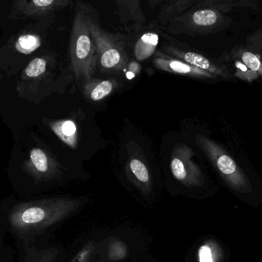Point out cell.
<instances>
[{
  "label": "cell",
  "instance_id": "1",
  "mask_svg": "<svg viewBox=\"0 0 262 262\" xmlns=\"http://www.w3.org/2000/svg\"><path fill=\"white\" fill-rule=\"evenodd\" d=\"M82 198H51L16 205L11 210L9 221L18 233H33L46 230L76 212Z\"/></svg>",
  "mask_w": 262,
  "mask_h": 262
},
{
  "label": "cell",
  "instance_id": "2",
  "mask_svg": "<svg viewBox=\"0 0 262 262\" xmlns=\"http://www.w3.org/2000/svg\"><path fill=\"white\" fill-rule=\"evenodd\" d=\"M89 5L78 2L75 9L70 41L72 69L83 83L94 78L98 68L96 46L89 27Z\"/></svg>",
  "mask_w": 262,
  "mask_h": 262
},
{
  "label": "cell",
  "instance_id": "3",
  "mask_svg": "<svg viewBox=\"0 0 262 262\" xmlns=\"http://www.w3.org/2000/svg\"><path fill=\"white\" fill-rule=\"evenodd\" d=\"M89 27L96 46L100 70L109 73L125 67L128 55L124 38L101 27L98 14L92 6L89 9Z\"/></svg>",
  "mask_w": 262,
  "mask_h": 262
},
{
  "label": "cell",
  "instance_id": "4",
  "mask_svg": "<svg viewBox=\"0 0 262 262\" xmlns=\"http://www.w3.org/2000/svg\"><path fill=\"white\" fill-rule=\"evenodd\" d=\"M196 141L210 157L220 173L234 189L243 193L252 192L249 183L230 156L222 152L213 143L204 137L197 136Z\"/></svg>",
  "mask_w": 262,
  "mask_h": 262
},
{
  "label": "cell",
  "instance_id": "5",
  "mask_svg": "<svg viewBox=\"0 0 262 262\" xmlns=\"http://www.w3.org/2000/svg\"><path fill=\"white\" fill-rule=\"evenodd\" d=\"M192 155L193 152L188 146L177 145L171 155V172L176 179L185 186H198L201 184L202 174L192 162Z\"/></svg>",
  "mask_w": 262,
  "mask_h": 262
},
{
  "label": "cell",
  "instance_id": "6",
  "mask_svg": "<svg viewBox=\"0 0 262 262\" xmlns=\"http://www.w3.org/2000/svg\"><path fill=\"white\" fill-rule=\"evenodd\" d=\"M152 65L160 70L177 75L190 77H211L209 72L194 67L182 60L173 58L160 51H157L152 58Z\"/></svg>",
  "mask_w": 262,
  "mask_h": 262
},
{
  "label": "cell",
  "instance_id": "7",
  "mask_svg": "<svg viewBox=\"0 0 262 262\" xmlns=\"http://www.w3.org/2000/svg\"><path fill=\"white\" fill-rule=\"evenodd\" d=\"M26 170L36 181H47L58 175V164L44 151L33 149L30 152V160L26 164Z\"/></svg>",
  "mask_w": 262,
  "mask_h": 262
},
{
  "label": "cell",
  "instance_id": "8",
  "mask_svg": "<svg viewBox=\"0 0 262 262\" xmlns=\"http://www.w3.org/2000/svg\"><path fill=\"white\" fill-rule=\"evenodd\" d=\"M115 4L120 23L127 30L137 32L144 27L146 17L139 0H118Z\"/></svg>",
  "mask_w": 262,
  "mask_h": 262
},
{
  "label": "cell",
  "instance_id": "9",
  "mask_svg": "<svg viewBox=\"0 0 262 262\" xmlns=\"http://www.w3.org/2000/svg\"><path fill=\"white\" fill-rule=\"evenodd\" d=\"M119 88L115 78L97 79L92 78L83 83V94L89 101L98 102L107 98Z\"/></svg>",
  "mask_w": 262,
  "mask_h": 262
},
{
  "label": "cell",
  "instance_id": "10",
  "mask_svg": "<svg viewBox=\"0 0 262 262\" xmlns=\"http://www.w3.org/2000/svg\"><path fill=\"white\" fill-rule=\"evenodd\" d=\"M18 9L27 15H44L57 9H62L70 4L69 0H34L18 2Z\"/></svg>",
  "mask_w": 262,
  "mask_h": 262
},
{
  "label": "cell",
  "instance_id": "11",
  "mask_svg": "<svg viewBox=\"0 0 262 262\" xmlns=\"http://www.w3.org/2000/svg\"><path fill=\"white\" fill-rule=\"evenodd\" d=\"M195 3L193 0H169L160 6L157 20L161 26H166L172 19L183 15Z\"/></svg>",
  "mask_w": 262,
  "mask_h": 262
},
{
  "label": "cell",
  "instance_id": "12",
  "mask_svg": "<svg viewBox=\"0 0 262 262\" xmlns=\"http://www.w3.org/2000/svg\"><path fill=\"white\" fill-rule=\"evenodd\" d=\"M159 43V35L156 32L143 34L137 40L134 47V55L139 61L147 59L156 53Z\"/></svg>",
  "mask_w": 262,
  "mask_h": 262
},
{
  "label": "cell",
  "instance_id": "13",
  "mask_svg": "<svg viewBox=\"0 0 262 262\" xmlns=\"http://www.w3.org/2000/svg\"><path fill=\"white\" fill-rule=\"evenodd\" d=\"M129 172L135 181L142 186L147 187L150 182L149 171L145 163L138 157H131L127 164Z\"/></svg>",
  "mask_w": 262,
  "mask_h": 262
},
{
  "label": "cell",
  "instance_id": "14",
  "mask_svg": "<svg viewBox=\"0 0 262 262\" xmlns=\"http://www.w3.org/2000/svg\"><path fill=\"white\" fill-rule=\"evenodd\" d=\"M40 46V42L38 38L33 35H26L20 37L17 44L18 50L25 53H29Z\"/></svg>",
  "mask_w": 262,
  "mask_h": 262
},
{
  "label": "cell",
  "instance_id": "15",
  "mask_svg": "<svg viewBox=\"0 0 262 262\" xmlns=\"http://www.w3.org/2000/svg\"><path fill=\"white\" fill-rule=\"evenodd\" d=\"M46 70V61L43 58H37L32 60L27 67L25 73L29 77H38L45 73Z\"/></svg>",
  "mask_w": 262,
  "mask_h": 262
},
{
  "label": "cell",
  "instance_id": "16",
  "mask_svg": "<svg viewBox=\"0 0 262 262\" xmlns=\"http://www.w3.org/2000/svg\"><path fill=\"white\" fill-rule=\"evenodd\" d=\"M243 61L251 70L258 72L261 69L262 65L259 58L252 52H246L243 53Z\"/></svg>",
  "mask_w": 262,
  "mask_h": 262
},
{
  "label": "cell",
  "instance_id": "17",
  "mask_svg": "<svg viewBox=\"0 0 262 262\" xmlns=\"http://www.w3.org/2000/svg\"><path fill=\"white\" fill-rule=\"evenodd\" d=\"M76 132V126L73 122L66 121L60 126L59 134L64 141H69L75 136Z\"/></svg>",
  "mask_w": 262,
  "mask_h": 262
},
{
  "label": "cell",
  "instance_id": "18",
  "mask_svg": "<svg viewBox=\"0 0 262 262\" xmlns=\"http://www.w3.org/2000/svg\"><path fill=\"white\" fill-rule=\"evenodd\" d=\"M126 255V249L124 244L121 243H114L110 248L109 255L112 260L118 261L124 258Z\"/></svg>",
  "mask_w": 262,
  "mask_h": 262
},
{
  "label": "cell",
  "instance_id": "19",
  "mask_svg": "<svg viewBox=\"0 0 262 262\" xmlns=\"http://www.w3.org/2000/svg\"><path fill=\"white\" fill-rule=\"evenodd\" d=\"M199 260L200 262H215L212 248L209 245H204L199 250Z\"/></svg>",
  "mask_w": 262,
  "mask_h": 262
},
{
  "label": "cell",
  "instance_id": "20",
  "mask_svg": "<svg viewBox=\"0 0 262 262\" xmlns=\"http://www.w3.org/2000/svg\"><path fill=\"white\" fill-rule=\"evenodd\" d=\"M164 2L163 0H150V1L148 2V4L149 5L151 8H154L160 6V5H163Z\"/></svg>",
  "mask_w": 262,
  "mask_h": 262
},
{
  "label": "cell",
  "instance_id": "21",
  "mask_svg": "<svg viewBox=\"0 0 262 262\" xmlns=\"http://www.w3.org/2000/svg\"><path fill=\"white\" fill-rule=\"evenodd\" d=\"M82 258H83L82 255H78V256L77 257V258H75V260H76V261H74L73 262H84V261H82Z\"/></svg>",
  "mask_w": 262,
  "mask_h": 262
},
{
  "label": "cell",
  "instance_id": "22",
  "mask_svg": "<svg viewBox=\"0 0 262 262\" xmlns=\"http://www.w3.org/2000/svg\"><path fill=\"white\" fill-rule=\"evenodd\" d=\"M0 77H1V75H0Z\"/></svg>",
  "mask_w": 262,
  "mask_h": 262
}]
</instances>
